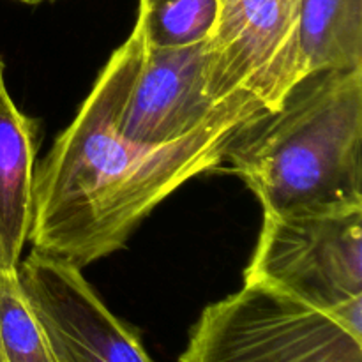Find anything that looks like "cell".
I'll list each match as a JSON object with an SVG mask.
<instances>
[{
	"instance_id": "cell-3",
	"label": "cell",
	"mask_w": 362,
	"mask_h": 362,
	"mask_svg": "<svg viewBox=\"0 0 362 362\" xmlns=\"http://www.w3.org/2000/svg\"><path fill=\"white\" fill-rule=\"evenodd\" d=\"M179 362H362V329L262 285L209 304Z\"/></svg>"
},
{
	"instance_id": "cell-12",
	"label": "cell",
	"mask_w": 362,
	"mask_h": 362,
	"mask_svg": "<svg viewBox=\"0 0 362 362\" xmlns=\"http://www.w3.org/2000/svg\"><path fill=\"white\" fill-rule=\"evenodd\" d=\"M0 78H4V62H2V59H0ZM0 269H7L6 265H4V260H2V251H0Z\"/></svg>"
},
{
	"instance_id": "cell-8",
	"label": "cell",
	"mask_w": 362,
	"mask_h": 362,
	"mask_svg": "<svg viewBox=\"0 0 362 362\" xmlns=\"http://www.w3.org/2000/svg\"><path fill=\"white\" fill-rule=\"evenodd\" d=\"M37 122L16 108L0 78V251L16 269L34 218Z\"/></svg>"
},
{
	"instance_id": "cell-9",
	"label": "cell",
	"mask_w": 362,
	"mask_h": 362,
	"mask_svg": "<svg viewBox=\"0 0 362 362\" xmlns=\"http://www.w3.org/2000/svg\"><path fill=\"white\" fill-rule=\"evenodd\" d=\"M300 80L362 67V0H300Z\"/></svg>"
},
{
	"instance_id": "cell-13",
	"label": "cell",
	"mask_w": 362,
	"mask_h": 362,
	"mask_svg": "<svg viewBox=\"0 0 362 362\" xmlns=\"http://www.w3.org/2000/svg\"><path fill=\"white\" fill-rule=\"evenodd\" d=\"M20 2H23V4H30V6H35V4L46 2V0H20Z\"/></svg>"
},
{
	"instance_id": "cell-6",
	"label": "cell",
	"mask_w": 362,
	"mask_h": 362,
	"mask_svg": "<svg viewBox=\"0 0 362 362\" xmlns=\"http://www.w3.org/2000/svg\"><path fill=\"white\" fill-rule=\"evenodd\" d=\"M16 271L57 361L152 362L138 332L108 310L80 267L34 250Z\"/></svg>"
},
{
	"instance_id": "cell-1",
	"label": "cell",
	"mask_w": 362,
	"mask_h": 362,
	"mask_svg": "<svg viewBox=\"0 0 362 362\" xmlns=\"http://www.w3.org/2000/svg\"><path fill=\"white\" fill-rule=\"evenodd\" d=\"M145 52L141 28L113 52L73 122L34 173L35 251L85 267L115 253L165 198L225 163L233 134L260 113L243 94L212 122L168 145L126 140L119 119Z\"/></svg>"
},
{
	"instance_id": "cell-10",
	"label": "cell",
	"mask_w": 362,
	"mask_h": 362,
	"mask_svg": "<svg viewBox=\"0 0 362 362\" xmlns=\"http://www.w3.org/2000/svg\"><path fill=\"white\" fill-rule=\"evenodd\" d=\"M218 20V0H140L136 25L145 46L182 48L207 41Z\"/></svg>"
},
{
	"instance_id": "cell-4",
	"label": "cell",
	"mask_w": 362,
	"mask_h": 362,
	"mask_svg": "<svg viewBox=\"0 0 362 362\" xmlns=\"http://www.w3.org/2000/svg\"><path fill=\"white\" fill-rule=\"evenodd\" d=\"M246 285H262L362 329V209L264 216Z\"/></svg>"
},
{
	"instance_id": "cell-7",
	"label": "cell",
	"mask_w": 362,
	"mask_h": 362,
	"mask_svg": "<svg viewBox=\"0 0 362 362\" xmlns=\"http://www.w3.org/2000/svg\"><path fill=\"white\" fill-rule=\"evenodd\" d=\"M243 94L247 92L225 101L214 98L207 41L166 49L145 46L120 112L119 131L133 144H175L212 122Z\"/></svg>"
},
{
	"instance_id": "cell-11",
	"label": "cell",
	"mask_w": 362,
	"mask_h": 362,
	"mask_svg": "<svg viewBox=\"0 0 362 362\" xmlns=\"http://www.w3.org/2000/svg\"><path fill=\"white\" fill-rule=\"evenodd\" d=\"M0 362H59L25 299L16 269H0Z\"/></svg>"
},
{
	"instance_id": "cell-5",
	"label": "cell",
	"mask_w": 362,
	"mask_h": 362,
	"mask_svg": "<svg viewBox=\"0 0 362 362\" xmlns=\"http://www.w3.org/2000/svg\"><path fill=\"white\" fill-rule=\"evenodd\" d=\"M300 0H218L207 39L211 90L218 101L247 92L269 112L300 81Z\"/></svg>"
},
{
	"instance_id": "cell-2",
	"label": "cell",
	"mask_w": 362,
	"mask_h": 362,
	"mask_svg": "<svg viewBox=\"0 0 362 362\" xmlns=\"http://www.w3.org/2000/svg\"><path fill=\"white\" fill-rule=\"evenodd\" d=\"M225 161L264 216L362 209V67L304 76L233 134Z\"/></svg>"
}]
</instances>
